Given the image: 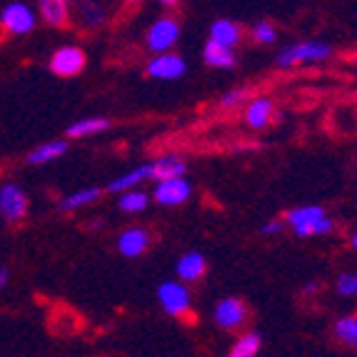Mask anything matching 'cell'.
I'll return each mask as SVG.
<instances>
[{
  "label": "cell",
  "instance_id": "cell-1",
  "mask_svg": "<svg viewBox=\"0 0 357 357\" xmlns=\"http://www.w3.org/2000/svg\"><path fill=\"white\" fill-rule=\"evenodd\" d=\"M287 222L292 225V230L298 235H325V232L333 230V222L325 215V210L317 208V205H310V208H300L287 213Z\"/></svg>",
  "mask_w": 357,
  "mask_h": 357
},
{
  "label": "cell",
  "instance_id": "cell-2",
  "mask_svg": "<svg viewBox=\"0 0 357 357\" xmlns=\"http://www.w3.org/2000/svg\"><path fill=\"white\" fill-rule=\"evenodd\" d=\"M328 55H330V48L325 43H298V45H292L285 53L278 55V66L292 68V66L305 63V60H325Z\"/></svg>",
  "mask_w": 357,
  "mask_h": 357
},
{
  "label": "cell",
  "instance_id": "cell-3",
  "mask_svg": "<svg viewBox=\"0 0 357 357\" xmlns=\"http://www.w3.org/2000/svg\"><path fill=\"white\" fill-rule=\"evenodd\" d=\"M28 213V195L20 190L18 185H6L0 188V215L8 222H18Z\"/></svg>",
  "mask_w": 357,
  "mask_h": 357
},
{
  "label": "cell",
  "instance_id": "cell-4",
  "mask_svg": "<svg viewBox=\"0 0 357 357\" xmlns=\"http://www.w3.org/2000/svg\"><path fill=\"white\" fill-rule=\"evenodd\" d=\"M178 36H180L178 23L173 18H162L150 28L148 48L155 50V53H165V50H170L178 43Z\"/></svg>",
  "mask_w": 357,
  "mask_h": 357
},
{
  "label": "cell",
  "instance_id": "cell-5",
  "mask_svg": "<svg viewBox=\"0 0 357 357\" xmlns=\"http://www.w3.org/2000/svg\"><path fill=\"white\" fill-rule=\"evenodd\" d=\"M0 23H3L6 30L15 33V36H25V33H30L33 25H36V15H33V10H30L28 6H23V3H13V6H8L6 10H3Z\"/></svg>",
  "mask_w": 357,
  "mask_h": 357
},
{
  "label": "cell",
  "instance_id": "cell-6",
  "mask_svg": "<svg viewBox=\"0 0 357 357\" xmlns=\"http://www.w3.org/2000/svg\"><path fill=\"white\" fill-rule=\"evenodd\" d=\"M158 298H160V305L165 307V312H170V315H185L188 307H190V292H188V287L178 285V282L160 285Z\"/></svg>",
  "mask_w": 357,
  "mask_h": 357
},
{
  "label": "cell",
  "instance_id": "cell-7",
  "mask_svg": "<svg viewBox=\"0 0 357 357\" xmlns=\"http://www.w3.org/2000/svg\"><path fill=\"white\" fill-rule=\"evenodd\" d=\"M158 188H155V200L160 205H180L190 197V185L185 183L183 175L180 178H165L158 180Z\"/></svg>",
  "mask_w": 357,
  "mask_h": 357
},
{
  "label": "cell",
  "instance_id": "cell-8",
  "mask_svg": "<svg viewBox=\"0 0 357 357\" xmlns=\"http://www.w3.org/2000/svg\"><path fill=\"white\" fill-rule=\"evenodd\" d=\"M50 68L63 77L77 75L85 68V53L80 48H60L50 60Z\"/></svg>",
  "mask_w": 357,
  "mask_h": 357
},
{
  "label": "cell",
  "instance_id": "cell-9",
  "mask_svg": "<svg viewBox=\"0 0 357 357\" xmlns=\"http://www.w3.org/2000/svg\"><path fill=\"white\" fill-rule=\"evenodd\" d=\"M245 317H248V310H245V305L235 298L222 300V303L215 307V322L225 330L240 328V325L245 322Z\"/></svg>",
  "mask_w": 357,
  "mask_h": 357
},
{
  "label": "cell",
  "instance_id": "cell-10",
  "mask_svg": "<svg viewBox=\"0 0 357 357\" xmlns=\"http://www.w3.org/2000/svg\"><path fill=\"white\" fill-rule=\"evenodd\" d=\"M148 73L153 77L173 80V77H180L185 73V63H183V58H178V55H170L165 50V53H160L155 60H150Z\"/></svg>",
  "mask_w": 357,
  "mask_h": 357
},
{
  "label": "cell",
  "instance_id": "cell-11",
  "mask_svg": "<svg viewBox=\"0 0 357 357\" xmlns=\"http://www.w3.org/2000/svg\"><path fill=\"white\" fill-rule=\"evenodd\" d=\"M148 243H150V235L145 230H137V227H132V230H126L123 235H120V252L128 257H137L143 255L145 250H148Z\"/></svg>",
  "mask_w": 357,
  "mask_h": 357
},
{
  "label": "cell",
  "instance_id": "cell-12",
  "mask_svg": "<svg viewBox=\"0 0 357 357\" xmlns=\"http://www.w3.org/2000/svg\"><path fill=\"white\" fill-rule=\"evenodd\" d=\"M240 28L232 20H218V23H213V28H210V40L220 43V45H225V48H235L240 43Z\"/></svg>",
  "mask_w": 357,
  "mask_h": 357
},
{
  "label": "cell",
  "instance_id": "cell-13",
  "mask_svg": "<svg viewBox=\"0 0 357 357\" xmlns=\"http://www.w3.org/2000/svg\"><path fill=\"white\" fill-rule=\"evenodd\" d=\"M245 118H248V126L250 128L270 126V120H273V102H270L268 98H257V100L250 102Z\"/></svg>",
  "mask_w": 357,
  "mask_h": 357
},
{
  "label": "cell",
  "instance_id": "cell-14",
  "mask_svg": "<svg viewBox=\"0 0 357 357\" xmlns=\"http://www.w3.org/2000/svg\"><path fill=\"white\" fill-rule=\"evenodd\" d=\"M205 273V260L203 255H197V252H188L185 257H180L178 262V275L183 278L185 282H192V280H200Z\"/></svg>",
  "mask_w": 357,
  "mask_h": 357
},
{
  "label": "cell",
  "instance_id": "cell-15",
  "mask_svg": "<svg viewBox=\"0 0 357 357\" xmlns=\"http://www.w3.org/2000/svg\"><path fill=\"white\" fill-rule=\"evenodd\" d=\"M185 173V162L180 158H162V160L150 165V178L165 180V178H180Z\"/></svg>",
  "mask_w": 357,
  "mask_h": 357
},
{
  "label": "cell",
  "instance_id": "cell-16",
  "mask_svg": "<svg viewBox=\"0 0 357 357\" xmlns=\"http://www.w3.org/2000/svg\"><path fill=\"white\" fill-rule=\"evenodd\" d=\"M40 13L50 25L60 28L68 23V0H40Z\"/></svg>",
  "mask_w": 357,
  "mask_h": 357
},
{
  "label": "cell",
  "instance_id": "cell-17",
  "mask_svg": "<svg viewBox=\"0 0 357 357\" xmlns=\"http://www.w3.org/2000/svg\"><path fill=\"white\" fill-rule=\"evenodd\" d=\"M205 60L215 68H232L235 66V55H232V48H225L220 43L210 40L205 45Z\"/></svg>",
  "mask_w": 357,
  "mask_h": 357
},
{
  "label": "cell",
  "instance_id": "cell-18",
  "mask_svg": "<svg viewBox=\"0 0 357 357\" xmlns=\"http://www.w3.org/2000/svg\"><path fill=\"white\" fill-rule=\"evenodd\" d=\"M77 20L83 28H98V25L105 20V10H102L98 3L93 0H80V6H77Z\"/></svg>",
  "mask_w": 357,
  "mask_h": 357
},
{
  "label": "cell",
  "instance_id": "cell-19",
  "mask_svg": "<svg viewBox=\"0 0 357 357\" xmlns=\"http://www.w3.org/2000/svg\"><path fill=\"white\" fill-rule=\"evenodd\" d=\"M66 150H68V145L63 143V140H55V143L40 145L38 150H33V153L28 155V162L30 165H43V162H50V160H55V158H60Z\"/></svg>",
  "mask_w": 357,
  "mask_h": 357
},
{
  "label": "cell",
  "instance_id": "cell-20",
  "mask_svg": "<svg viewBox=\"0 0 357 357\" xmlns=\"http://www.w3.org/2000/svg\"><path fill=\"white\" fill-rule=\"evenodd\" d=\"M105 128H110V123H107L105 118L77 120V123H73V126L68 128V135L70 137H85V135H93V132L105 130Z\"/></svg>",
  "mask_w": 357,
  "mask_h": 357
},
{
  "label": "cell",
  "instance_id": "cell-21",
  "mask_svg": "<svg viewBox=\"0 0 357 357\" xmlns=\"http://www.w3.org/2000/svg\"><path fill=\"white\" fill-rule=\"evenodd\" d=\"M98 197H100V190H98V188H88V190H80V192H75V195L66 197V200L60 203V208L63 210H77V208H83V205L96 203Z\"/></svg>",
  "mask_w": 357,
  "mask_h": 357
},
{
  "label": "cell",
  "instance_id": "cell-22",
  "mask_svg": "<svg viewBox=\"0 0 357 357\" xmlns=\"http://www.w3.org/2000/svg\"><path fill=\"white\" fill-rule=\"evenodd\" d=\"M257 350H260V335L248 333L235 342V347L230 350V355L232 357H252Z\"/></svg>",
  "mask_w": 357,
  "mask_h": 357
},
{
  "label": "cell",
  "instance_id": "cell-23",
  "mask_svg": "<svg viewBox=\"0 0 357 357\" xmlns=\"http://www.w3.org/2000/svg\"><path fill=\"white\" fill-rule=\"evenodd\" d=\"M150 178V165L145 167H137V170H132V173L123 175V178H118L113 185H110V190L113 192H120V190H128V188H132V185H137L140 180Z\"/></svg>",
  "mask_w": 357,
  "mask_h": 357
},
{
  "label": "cell",
  "instance_id": "cell-24",
  "mask_svg": "<svg viewBox=\"0 0 357 357\" xmlns=\"http://www.w3.org/2000/svg\"><path fill=\"white\" fill-rule=\"evenodd\" d=\"M335 335H337L345 345H355L357 342V320L355 317H342V320L335 325Z\"/></svg>",
  "mask_w": 357,
  "mask_h": 357
},
{
  "label": "cell",
  "instance_id": "cell-25",
  "mask_svg": "<svg viewBox=\"0 0 357 357\" xmlns=\"http://www.w3.org/2000/svg\"><path fill=\"white\" fill-rule=\"evenodd\" d=\"M120 208L126 213H140V210L148 208V195L145 192H126L120 197Z\"/></svg>",
  "mask_w": 357,
  "mask_h": 357
},
{
  "label": "cell",
  "instance_id": "cell-26",
  "mask_svg": "<svg viewBox=\"0 0 357 357\" xmlns=\"http://www.w3.org/2000/svg\"><path fill=\"white\" fill-rule=\"evenodd\" d=\"M252 38H255L257 43H262V45H265V43H273L275 38V28L270 23H257L255 28H252Z\"/></svg>",
  "mask_w": 357,
  "mask_h": 357
},
{
  "label": "cell",
  "instance_id": "cell-27",
  "mask_svg": "<svg viewBox=\"0 0 357 357\" xmlns=\"http://www.w3.org/2000/svg\"><path fill=\"white\" fill-rule=\"evenodd\" d=\"M355 290H357L355 275H352V273L340 275V280H337V292H340V295H355Z\"/></svg>",
  "mask_w": 357,
  "mask_h": 357
},
{
  "label": "cell",
  "instance_id": "cell-28",
  "mask_svg": "<svg viewBox=\"0 0 357 357\" xmlns=\"http://www.w3.org/2000/svg\"><path fill=\"white\" fill-rule=\"evenodd\" d=\"M245 98H248V90H230L227 96H222L220 105L222 107H235V105H240Z\"/></svg>",
  "mask_w": 357,
  "mask_h": 357
},
{
  "label": "cell",
  "instance_id": "cell-29",
  "mask_svg": "<svg viewBox=\"0 0 357 357\" xmlns=\"http://www.w3.org/2000/svg\"><path fill=\"white\" fill-rule=\"evenodd\" d=\"M280 230H282L280 222H268V225L262 227V232H265V235H275V232H280Z\"/></svg>",
  "mask_w": 357,
  "mask_h": 357
},
{
  "label": "cell",
  "instance_id": "cell-30",
  "mask_svg": "<svg viewBox=\"0 0 357 357\" xmlns=\"http://www.w3.org/2000/svg\"><path fill=\"white\" fill-rule=\"evenodd\" d=\"M8 278H10V275H8V270H6V268H0V290H3V287H6Z\"/></svg>",
  "mask_w": 357,
  "mask_h": 357
},
{
  "label": "cell",
  "instance_id": "cell-31",
  "mask_svg": "<svg viewBox=\"0 0 357 357\" xmlns=\"http://www.w3.org/2000/svg\"><path fill=\"white\" fill-rule=\"evenodd\" d=\"M160 3H165V6H178L180 0H160Z\"/></svg>",
  "mask_w": 357,
  "mask_h": 357
}]
</instances>
